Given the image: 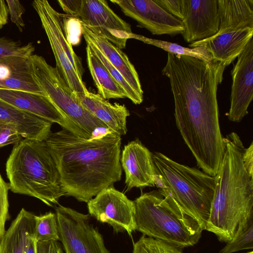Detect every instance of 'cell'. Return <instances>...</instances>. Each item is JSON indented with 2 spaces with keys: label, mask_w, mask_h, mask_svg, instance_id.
Listing matches in <instances>:
<instances>
[{
  "label": "cell",
  "mask_w": 253,
  "mask_h": 253,
  "mask_svg": "<svg viewBox=\"0 0 253 253\" xmlns=\"http://www.w3.org/2000/svg\"><path fill=\"white\" fill-rule=\"evenodd\" d=\"M225 150L215 177V190L205 230L227 242L239 223L253 214V176L242 160L245 149L240 137L231 132L224 138Z\"/></svg>",
  "instance_id": "obj_3"
},
{
  "label": "cell",
  "mask_w": 253,
  "mask_h": 253,
  "mask_svg": "<svg viewBox=\"0 0 253 253\" xmlns=\"http://www.w3.org/2000/svg\"><path fill=\"white\" fill-rule=\"evenodd\" d=\"M8 10L5 1L0 0V29H1L7 22Z\"/></svg>",
  "instance_id": "obj_38"
},
{
  "label": "cell",
  "mask_w": 253,
  "mask_h": 253,
  "mask_svg": "<svg viewBox=\"0 0 253 253\" xmlns=\"http://www.w3.org/2000/svg\"><path fill=\"white\" fill-rule=\"evenodd\" d=\"M219 253H233L253 249V214L241 221L232 238Z\"/></svg>",
  "instance_id": "obj_25"
},
{
  "label": "cell",
  "mask_w": 253,
  "mask_h": 253,
  "mask_svg": "<svg viewBox=\"0 0 253 253\" xmlns=\"http://www.w3.org/2000/svg\"><path fill=\"white\" fill-rule=\"evenodd\" d=\"M133 202L136 230L144 235L181 249L199 242L203 230L198 223L175 211L158 191L142 194Z\"/></svg>",
  "instance_id": "obj_6"
},
{
  "label": "cell",
  "mask_w": 253,
  "mask_h": 253,
  "mask_svg": "<svg viewBox=\"0 0 253 253\" xmlns=\"http://www.w3.org/2000/svg\"><path fill=\"white\" fill-rule=\"evenodd\" d=\"M82 0H58L57 2L66 14L76 17L82 4Z\"/></svg>",
  "instance_id": "obj_35"
},
{
  "label": "cell",
  "mask_w": 253,
  "mask_h": 253,
  "mask_svg": "<svg viewBox=\"0 0 253 253\" xmlns=\"http://www.w3.org/2000/svg\"><path fill=\"white\" fill-rule=\"evenodd\" d=\"M82 34L86 44L96 47L120 73L135 91L143 97L138 74L127 55L121 49L105 38L94 34L82 23Z\"/></svg>",
  "instance_id": "obj_21"
},
{
  "label": "cell",
  "mask_w": 253,
  "mask_h": 253,
  "mask_svg": "<svg viewBox=\"0 0 253 253\" xmlns=\"http://www.w3.org/2000/svg\"><path fill=\"white\" fill-rule=\"evenodd\" d=\"M0 99L52 123H57L62 128L80 137L90 139L85 132L66 118L47 96L24 91L0 89Z\"/></svg>",
  "instance_id": "obj_16"
},
{
  "label": "cell",
  "mask_w": 253,
  "mask_h": 253,
  "mask_svg": "<svg viewBox=\"0 0 253 253\" xmlns=\"http://www.w3.org/2000/svg\"><path fill=\"white\" fill-rule=\"evenodd\" d=\"M35 51L32 43L22 44L6 37H0V58L11 55L31 56Z\"/></svg>",
  "instance_id": "obj_29"
},
{
  "label": "cell",
  "mask_w": 253,
  "mask_h": 253,
  "mask_svg": "<svg viewBox=\"0 0 253 253\" xmlns=\"http://www.w3.org/2000/svg\"><path fill=\"white\" fill-rule=\"evenodd\" d=\"M253 253V252L252 251H251V252H248V253Z\"/></svg>",
  "instance_id": "obj_40"
},
{
  "label": "cell",
  "mask_w": 253,
  "mask_h": 253,
  "mask_svg": "<svg viewBox=\"0 0 253 253\" xmlns=\"http://www.w3.org/2000/svg\"><path fill=\"white\" fill-rule=\"evenodd\" d=\"M86 55L87 66L98 94L106 100L127 98L125 91L87 44Z\"/></svg>",
  "instance_id": "obj_23"
},
{
  "label": "cell",
  "mask_w": 253,
  "mask_h": 253,
  "mask_svg": "<svg viewBox=\"0 0 253 253\" xmlns=\"http://www.w3.org/2000/svg\"><path fill=\"white\" fill-rule=\"evenodd\" d=\"M5 2L11 21L17 26L20 32H22L25 25L22 18V15L25 11L24 7L18 0H6Z\"/></svg>",
  "instance_id": "obj_32"
},
{
  "label": "cell",
  "mask_w": 253,
  "mask_h": 253,
  "mask_svg": "<svg viewBox=\"0 0 253 253\" xmlns=\"http://www.w3.org/2000/svg\"><path fill=\"white\" fill-rule=\"evenodd\" d=\"M59 240L65 253H109L90 215L59 205L55 208Z\"/></svg>",
  "instance_id": "obj_10"
},
{
  "label": "cell",
  "mask_w": 253,
  "mask_h": 253,
  "mask_svg": "<svg viewBox=\"0 0 253 253\" xmlns=\"http://www.w3.org/2000/svg\"><path fill=\"white\" fill-rule=\"evenodd\" d=\"M184 41L192 43L210 38L218 31L217 0H181Z\"/></svg>",
  "instance_id": "obj_15"
},
{
  "label": "cell",
  "mask_w": 253,
  "mask_h": 253,
  "mask_svg": "<svg viewBox=\"0 0 253 253\" xmlns=\"http://www.w3.org/2000/svg\"><path fill=\"white\" fill-rule=\"evenodd\" d=\"M131 39H135L145 43L156 46L170 54L188 56L206 62L213 60L211 54L204 45L194 47H186L176 43L149 38L134 33H132Z\"/></svg>",
  "instance_id": "obj_24"
},
{
  "label": "cell",
  "mask_w": 253,
  "mask_h": 253,
  "mask_svg": "<svg viewBox=\"0 0 253 253\" xmlns=\"http://www.w3.org/2000/svg\"><path fill=\"white\" fill-rule=\"evenodd\" d=\"M31 56L11 55L0 58V89L47 96L35 76Z\"/></svg>",
  "instance_id": "obj_18"
},
{
  "label": "cell",
  "mask_w": 253,
  "mask_h": 253,
  "mask_svg": "<svg viewBox=\"0 0 253 253\" xmlns=\"http://www.w3.org/2000/svg\"><path fill=\"white\" fill-rule=\"evenodd\" d=\"M80 104L113 132L120 136L127 132L126 119L129 112L126 106L111 103L98 94L88 91L82 95H75Z\"/></svg>",
  "instance_id": "obj_20"
},
{
  "label": "cell",
  "mask_w": 253,
  "mask_h": 253,
  "mask_svg": "<svg viewBox=\"0 0 253 253\" xmlns=\"http://www.w3.org/2000/svg\"><path fill=\"white\" fill-rule=\"evenodd\" d=\"M34 236L37 242L58 241V227L55 213L35 215Z\"/></svg>",
  "instance_id": "obj_26"
},
{
  "label": "cell",
  "mask_w": 253,
  "mask_h": 253,
  "mask_svg": "<svg viewBox=\"0 0 253 253\" xmlns=\"http://www.w3.org/2000/svg\"><path fill=\"white\" fill-rule=\"evenodd\" d=\"M0 121L13 128L23 138L45 141L52 123L0 99Z\"/></svg>",
  "instance_id": "obj_19"
},
{
  "label": "cell",
  "mask_w": 253,
  "mask_h": 253,
  "mask_svg": "<svg viewBox=\"0 0 253 253\" xmlns=\"http://www.w3.org/2000/svg\"><path fill=\"white\" fill-rule=\"evenodd\" d=\"M31 58L37 80L52 103L69 121L90 138L96 128H108L80 104L55 67L41 55L33 54Z\"/></svg>",
  "instance_id": "obj_9"
},
{
  "label": "cell",
  "mask_w": 253,
  "mask_h": 253,
  "mask_svg": "<svg viewBox=\"0 0 253 253\" xmlns=\"http://www.w3.org/2000/svg\"><path fill=\"white\" fill-rule=\"evenodd\" d=\"M88 45L91 46L94 53L102 62L115 81L125 91L127 94V98L135 105L140 104L143 101V97L139 96L135 91L120 73L110 63L96 47L91 44Z\"/></svg>",
  "instance_id": "obj_28"
},
{
  "label": "cell",
  "mask_w": 253,
  "mask_h": 253,
  "mask_svg": "<svg viewBox=\"0 0 253 253\" xmlns=\"http://www.w3.org/2000/svg\"><path fill=\"white\" fill-rule=\"evenodd\" d=\"M32 5L39 15L53 53L56 69L75 95L88 90L83 81L81 58L74 52L64 33L61 13L46 0H35Z\"/></svg>",
  "instance_id": "obj_8"
},
{
  "label": "cell",
  "mask_w": 253,
  "mask_h": 253,
  "mask_svg": "<svg viewBox=\"0 0 253 253\" xmlns=\"http://www.w3.org/2000/svg\"><path fill=\"white\" fill-rule=\"evenodd\" d=\"M121 136L110 132L85 139L62 128L45 141L57 169L64 195L87 203L121 179Z\"/></svg>",
  "instance_id": "obj_2"
},
{
  "label": "cell",
  "mask_w": 253,
  "mask_h": 253,
  "mask_svg": "<svg viewBox=\"0 0 253 253\" xmlns=\"http://www.w3.org/2000/svg\"><path fill=\"white\" fill-rule=\"evenodd\" d=\"M160 6L171 15L182 20L183 18L181 0H154Z\"/></svg>",
  "instance_id": "obj_34"
},
{
  "label": "cell",
  "mask_w": 253,
  "mask_h": 253,
  "mask_svg": "<svg viewBox=\"0 0 253 253\" xmlns=\"http://www.w3.org/2000/svg\"><path fill=\"white\" fill-rule=\"evenodd\" d=\"M9 184L2 178L0 173V240L4 235L6 221L9 219L8 190Z\"/></svg>",
  "instance_id": "obj_31"
},
{
  "label": "cell",
  "mask_w": 253,
  "mask_h": 253,
  "mask_svg": "<svg viewBox=\"0 0 253 253\" xmlns=\"http://www.w3.org/2000/svg\"><path fill=\"white\" fill-rule=\"evenodd\" d=\"M128 190L155 186L156 173L152 153L138 139L124 146L121 157Z\"/></svg>",
  "instance_id": "obj_17"
},
{
  "label": "cell",
  "mask_w": 253,
  "mask_h": 253,
  "mask_svg": "<svg viewBox=\"0 0 253 253\" xmlns=\"http://www.w3.org/2000/svg\"><path fill=\"white\" fill-rule=\"evenodd\" d=\"M87 204L90 216L108 224L116 232L126 231L131 235L136 230L133 201L113 186L102 190Z\"/></svg>",
  "instance_id": "obj_12"
},
{
  "label": "cell",
  "mask_w": 253,
  "mask_h": 253,
  "mask_svg": "<svg viewBox=\"0 0 253 253\" xmlns=\"http://www.w3.org/2000/svg\"><path fill=\"white\" fill-rule=\"evenodd\" d=\"M182 249L143 235L133 244V253H183Z\"/></svg>",
  "instance_id": "obj_27"
},
{
  "label": "cell",
  "mask_w": 253,
  "mask_h": 253,
  "mask_svg": "<svg viewBox=\"0 0 253 253\" xmlns=\"http://www.w3.org/2000/svg\"><path fill=\"white\" fill-rule=\"evenodd\" d=\"M137 26L153 35L175 36L184 31L182 21L169 14L153 0H111Z\"/></svg>",
  "instance_id": "obj_13"
},
{
  "label": "cell",
  "mask_w": 253,
  "mask_h": 253,
  "mask_svg": "<svg viewBox=\"0 0 253 253\" xmlns=\"http://www.w3.org/2000/svg\"><path fill=\"white\" fill-rule=\"evenodd\" d=\"M158 192L175 211L205 230L215 190V177L179 164L160 152L152 153Z\"/></svg>",
  "instance_id": "obj_4"
},
{
  "label": "cell",
  "mask_w": 253,
  "mask_h": 253,
  "mask_svg": "<svg viewBox=\"0 0 253 253\" xmlns=\"http://www.w3.org/2000/svg\"><path fill=\"white\" fill-rule=\"evenodd\" d=\"M75 18L121 49L126 48L133 33L129 24L115 13L105 0H82Z\"/></svg>",
  "instance_id": "obj_11"
},
{
  "label": "cell",
  "mask_w": 253,
  "mask_h": 253,
  "mask_svg": "<svg viewBox=\"0 0 253 253\" xmlns=\"http://www.w3.org/2000/svg\"><path fill=\"white\" fill-rule=\"evenodd\" d=\"M253 144L251 143L250 146L245 148L242 155V160L244 165L249 173L253 176Z\"/></svg>",
  "instance_id": "obj_37"
},
{
  "label": "cell",
  "mask_w": 253,
  "mask_h": 253,
  "mask_svg": "<svg viewBox=\"0 0 253 253\" xmlns=\"http://www.w3.org/2000/svg\"><path fill=\"white\" fill-rule=\"evenodd\" d=\"M226 66L212 60L168 53L163 75L169 81L175 123L199 168L215 176L225 150L220 129L218 86Z\"/></svg>",
  "instance_id": "obj_1"
},
{
  "label": "cell",
  "mask_w": 253,
  "mask_h": 253,
  "mask_svg": "<svg viewBox=\"0 0 253 253\" xmlns=\"http://www.w3.org/2000/svg\"><path fill=\"white\" fill-rule=\"evenodd\" d=\"M64 33L68 42L72 45L78 44L82 34L81 22L76 18L61 13Z\"/></svg>",
  "instance_id": "obj_30"
},
{
  "label": "cell",
  "mask_w": 253,
  "mask_h": 253,
  "mask_svg": "<svg viewBox=\"0 0 253 253\" xmlns=\"http://www.w3.org/2000/svg\"><path fill=\"white\" fill-rule=\"evenodd\" d=\"M231 70L232 79L228 119L240 122L248 114L253 98V40L252 38Z\"/></svg>",
  "instance_id": "obj_14"
},
{
  "label": "cell",
  "mask_w": 253,
  "mask_h": 253,
  "mask_svg": "<svg viewBox=\"0 0 253 253\" xmlns=\"http://www.w3.org/2000/svg\"><path fill=\"white\" fill-rule=\"evenodd\" d=\"M34 232L29 236L27 239L25 247L24 253H37V241Z\"/></svg>",
  "instance_id": "obj_39"
},
{
  "label": "cell",
  "mask_w": 253,
  "mask_h": 253,
  "mask_svg": "<svg viewBox=\"0 0 253 253\" xmlns=\"http://www.w3.org/2000/svg\"><path fill=\"white\" fill-rule=\"evenodd\" d=\"M37 253H63L56 241L37 242Z\"/></svg>",
  "instance_id": "obj_36"
},
{
  "label": "cell",
  "mask_w": 253,
  "mask_h": 253,
  "mask_svg": "<svg viewBox=\"0 0 253 253\" xmlns=\"http://www.w3.org/2000/svg\"><path fill=\"white\" fill-rule=\"evenodd\" d=\"M220 23L218 32L208 39L192 42L190 47L204 45L213 60L226 67L242 52L253 38V0H217Z\"/></svg>",
  "instance_id": "obj_7"
},
{
  "label": "cell",
  "mask_w": 253,
  "mask_h": 253,
  "mask_svg": "<svg viewBox=\"0 0 253 253\" xmlns=\"http://www.w3.org/2000/svg\"><path fill=\"white\" fill-rule=\"evenodd\" d=\"M23 137L10 126L0 121V148L10 144H16Z\"/></svg>",
  "instance_id": "obj_33"
},
{
  "label": "cell",
  "mask_w": 253,
  "mask_h": 253,
  "mask_svg": "<svg viewBox=\"0 0 253 253\" xmlns=\"http://www.w3.org/2000/svg\"><path fill=\"white\" fill-rule=\"evenodd\" d=\"M35 215L21 210L0 240V253H24L27 239L34 232Z\"/></svg>",
  "instance_id": "obj_22"
},
{
  "label": "cell",
  "mask_w": 253,
  "mask_h": 253,
  "mask_svg": "<svg viewBox=\"0 0 253 253\" xmlns=\"http://www.w3.org/2000/svg\"><path fill=\"white\" fill-rule=\"evenodd\" d=\"M5 170L13 193L35 197L50 207L65 196L45 141L24 139L15 144L7 160Z\"/></svg>",
  "instance_id": "obj_5"
}]
</instances>
